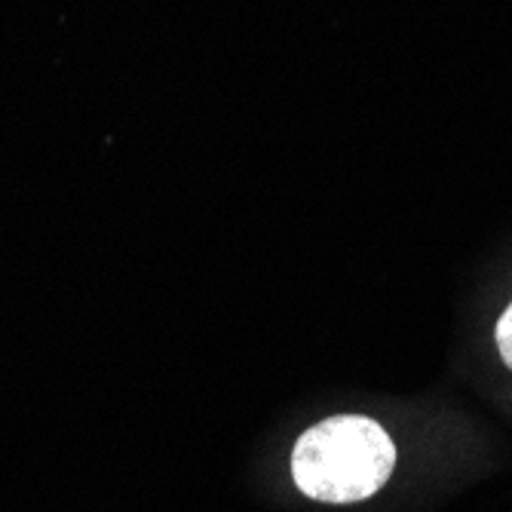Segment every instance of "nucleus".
<instances>
[{
    "label": "nucleus",
    "mask_w": 512,
    "mask_h": 512,
    "mask_svg": "<svg viewBox=\"0 0 512 512\" xmlns=\"http://www.w3.org/2000/svg\"><path fill=\"white\" fill-rule=\"evenodd\" d=\"M396 467L390 433L362 414H338L304 430L292 451L295 485L319 503H359L378 494Z\"/></svg>",
    "instance_id": "1"
},
{
    "label": "nucleus",
    "mask_w": 512,
    "mask_h": 512,
    "mask_svg": "<svg viewBox=\"0 0 512 512\" xmlns=\"http://www.w3.org/2000/svg\"><path fill=\"white\" fill-rule=\"evenodd\" d=\"M494 338H497V350H500V359L512 368V304L500 313L497 319V329H494Z\"/></svg>",
    "instance_id": "2"
}]
</instances>
